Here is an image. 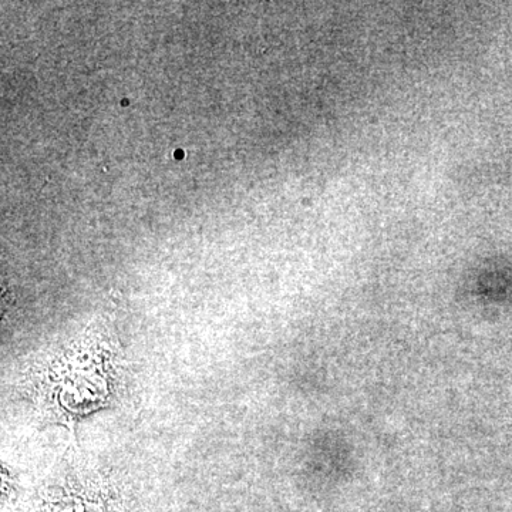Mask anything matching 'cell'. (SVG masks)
Returning <instances> with one entry per match:
<instances>
[{"label": "cell", "mask_w": 512, "mask_h": 512, "mask_svg": "<svg viewBox=\"0 0 512 512\" xmlns=\"http://www.w3.org/2000/svg\"><path fill=\"white\" fill-rule=\"evenodd\" d=\"M113 348L104 333L89 332L35 363L26 377L33 402L60 421L107 406L119 380Z\"/></svg>", "instance_id": "obj_1"}]
</instances>
